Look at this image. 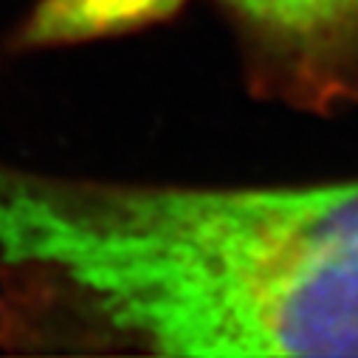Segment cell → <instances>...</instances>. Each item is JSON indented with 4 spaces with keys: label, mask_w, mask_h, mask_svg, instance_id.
<instances>
[{
    "label": "cell",
    "mask_w": 358,
    "mask_h": 358,
    "mask_svg": "<svg viewBox=\"0 0 358 358\" xmlns=\"http://www.w3.org/2000/svg\"><path fill=\"white\" fill-rule=\"evenodd\" d=\"M0 347L358 355V181L169 187L0 161Z\"/></svg>",
    "instance_id": "cell-1"
},
{
    "label": "cell",
    "mask_w": 358,
    "mask_h": 358,
    "mask_svg": "<svg viewBox=\"0 0 358 358\" xmlns=\"http://www.w3.org/2000/svg\"><path fill=\"white\" fill-rule=\"evenodd\" d=\"M251 94L305 113L358 102V0H217Z\"/></svg>",
    "instance_id": "cell-2"
},
{
    "label": "cell",
    "mask_w": 358,
    "mask_h": 358,
    "mask_svg": "<svg viewBox=\"0 0 358 358\" xmlns=\"http://www.w3.org/2000/svg\"><path fill=\"white\" fill-rule=\"evenodd\" d=\"M184 0H43L26 17L15 43L20 48L87 43L172 17Z\"/></svg>",
    "instance_id": "cell-3"
}]
</instances>
